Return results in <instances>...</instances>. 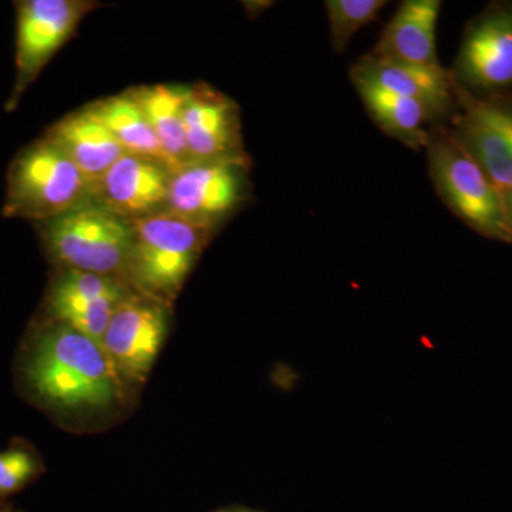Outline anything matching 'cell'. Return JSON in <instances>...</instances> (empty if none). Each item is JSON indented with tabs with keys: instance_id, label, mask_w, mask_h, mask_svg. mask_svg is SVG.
<instances>
[{
	"instance_id": "cell-1",
	"label": "cell",
	"mask_w": 512,
	"mask_h": 512,
	"mask_svg": "<svg viewBox=\"0 0 512 512\" xmlns=\"http://www.w3.org/2000/svg\"><path fill=\"white\" fill-rule=\"evenodd\" d=\"M15 382L20 396L56 420L111 412L130 394L100 342L42 315L20 342Z\"/></svg>"
},
{
	"instance_id": "cell-2",
	"label": "cell",
	"mask_w": 512,
	"mask_h": 512,
	"mask_svg": "<svg viewBox=\"0 0 512 512\" xmlns=\"http://www.w3.org/2000/svg\"><path fill=\"white\" fill-rule=\"evenodd\" d=\"M130 222L126 284L171 306L217 228L168 210Z\"/></svg>"
},
{
	"instance_id": "cell-3",
	"label": "cell",
	"mask_w": 512,
	"mask_h": 512,
	"mask_svg": "<svg viewBox=\"0 0 512 512\" xmlns=\"http://www.w3.org/2000/svg\"><path fill=\"white\" fill-rule=\"evenodd\" d=\"M94 201L82 171L42 137L22 148L8 168L2 215L39 224Z\"/></svg>"
},
{
	"instance_id": "cell-4",
	"label": "cell",
	"mask_w": 512,
	"mask_h": 512,
	"mask_svg": "<svg viewBox=\"0 0 512 512\" xmlns=\"http://www.w3.org/2000/svg\"><path fill=\"white\" fill-rule=\"evenodd\" d=\"M429 174L451 214L481 237L512 245L503 192L458 144L447 126L430 128Z\"/></svg>"
},
{
	"instance_id": "cell-5",
	"label": "cell",
	"mask_w": 512,
	"mask_h": 512,
	"mask_svg": "<svg viewBox=\"0 0 512 512\" xmlns=\"http://www.w3.org/2000/svg\"><path fill=\"white\" fill-rule=\"evenodd\" d=\"M35 227L53 268L110 276L126 284L133 235L126 218L93 201Z\"/></svg>"
},
{
	"instance_id": "cell-6",
	"label": "cell",
	"mask_w": 512,
	"mask_h": 512,
	"mask_svg": "<svg viewBox=\"0 0 512 512\" xmlns=\"http://www.w3.org/2000/svg\"><path fill=\"white\" fill-rule=\"evenodd\" d=\"M448 70L470 96H512V0L490 2L468 20Z\"/></svg>"
},
{
	"instance_id": "cell-7",
	"label": "cell",
	"mask_w": 512,
	"mask_h": 512,
	"mask_svg": "<svg viewBox=\"0 0 512 512\" xmlns=\"http://www.w3.org/2000/svg\"><path fill=\"white\" fill-rule=\"evenodd\" d=\"M99 3L90 0H23L16 2L15 83L6 111L19 106L46 64L70 39L87 13Z\"/></svg>"
},
{
	"instance_id": "cell-8",
	"label": "cell",
	"mask_w": 512,
	"mask_h": 512,
	"mask_svg": "<svg viewBox=\"0 0 512 512\" xmlns=\"http://www.w3.org/2000/svg\"><path fill=\"white\" fill-rule=\"evenodd\" d=\"M248 156L192 161L171 175L167 210L217 228L249 200Z\"/></svg>"
},
{
	"instance_id": "cell-9",
	"label": "cell",
	"mask_w": 512,
	"mask_h": 512,
	"mask_svg": "<svg viewBox=\"0 0 512 512\" xmlns=\"http://www.w3.org/2000/svg\"><path fill=\"white\" fill-rule=\"evenodd\" d=\"M170 328V306L131 292L117 306L101 346L130 392L147 382Z\"/></svg>"
},
{
	"instance_id": "cell-10",
	"label": "cell",
	"mask_w": 512,
	"mask_h": 512,
	"mask_svg": "<svg viewBox=\"0 0 512 512\" xmlns=\"http://www.w3.org/2000/svg\"><path fill=\"white\" fill-rule=\"evenodd\" d=\"M451 134L503 195L512 192V96L478 97L457 89Z\"/></svg>"
},
{
	"instance_id": "cell-11",
	"label": "cell",
	"mask_w": 512,
	"mask_h": 512,
	"mask_svg": "<svg viewBox=\"0 0 512 512\" xmlns=\"http://www.w3.org/2000/svg\"><path fill=\"white\" fill-rule=\"evenodd\" d=\"M131 292L130 286L110 276L55 268L39 315L101 343L111 316Z\"/></svg>"
},
{
	"instance_id": "cell-12",
	"label": "cell",
	"mask_w": 512,
	"mask_h": 512,
	"mask_svg": "<svg viewBox=\"0 0 512 512\" xmlns=\"http://www.w3.org/2000/svg\"><path fill=\"white\" fill-rule=\"evenodd\" d=\"M352 83H367L416 100L429 114L431 127L448 126L457 110L456 84L444 66H412L360 57L349 72Z\"/></svg>"
},
{
	"instance_id": "cell-13",
	"label": "cell",
	"mask_w": 512,
	"mask_h": 512,
	"mask_svg": "<svg viewBox=\"0 0 512 512\" xmlns=\"http://www.w3.org/2000/svg\"><path fill=\"white\" fill-rule=\"evenodd\" d=\"M184 134L191 163L247 156L238 104L208 84L188 86Z\"/></svg>"
},
{
	"instance_id": "cell-14",
	"label": "cell",
	"mask_w": 512,
	"mask_h": 512,
	"mask_svg": "<svg viewBox=\"0 0 512 512\" xmlns=\"http://www.w3.org/2000/svg\"><path fill=\"white\" fill-rule=\"evenodd\" d=\"M171 175L158 161L123 154L101 177L94 201L128 221L165 211Z\"/></svg>"
},
{
	"instance_id": "cell-15",
	"label": "cell",
	"mask_w": 512,
	"mask_h": 512,
	"mask_svg": "<svg viewBox=\"0 0 512 512\" xmlns=\"http://www.w3.org/2000/svg\"><path fill=\"white\" fill-rule=\"evenodd\" d=\"M443 2L404 0L367 55L384 62L437 67V25Z\"/></svg>"
},
{
	"instance_id": "cell-16",
	"label": "cell",
	"mask_w": 512,
	"mask_h": 512,
	"mask_svg": "<svg viewBox=\"0 0 512 512\" xmlns=\"http://www.w3.org/2000/svg\"><path fill=\"white\" fill-rule=\"evenodd\" d=\"M43 137L66 154L96 190L107 170L127 151L86 110H77L52 124Z\"/></svg>"
},
{
	"instance_id": "cell-17",
	"label": "cell",
	"mask_w": 512,
	"mask_h": 512,
	"mask_svg": "<svg viewBox=\"0 0 512 512\" xmlns=\"http://www.w3.org/2000/svg\"><path fill=\"white\" fill-rule=\"evenodd\" d=\"M140 107L163 147L173 174L191 163L185 144L184 107L188 86L150 84L131 87L127 92Z\"/></svg>"
},
{
	"instance_id": "cell-18",
	"label": "cell",
	"mask_w": 512,
	"mask_h": 512,
	"mask_svg": "<svg viewBox=\"0 0 512 512\" xmlns=\"http://www.w3.org/2000/svg\"><path fill=\"white\" fill-rule=\"evenodd\" d=\"M370 119L386 136L414 151L424 150L429 140V114L416 100L367 83H355Z\"/></svg>"
},
{
	"instance_id": "cell-19",
	"label": "cell",
	"mask_w": 512,
	"mask_h": 512,
	"mask_svg": "<svg viewBox=\"0 0 512 512\" xmlns=\"http://www.w3.org/2000/svg\"><path fill=\"white\" fill-rule=\"evenodd\" d=\"M84 110L99 121L127 153L151 158L171 171V165L153 128L148 124L143 111L127 93L94 101L84 107Z\"/></svg>"
},
{
	"instance_id": "cell-20",
	"label": "cell",
	"mask_w": 512,
	"mask_h": 512,
	"mask_svg": "<svg viewBox=\"0 0 512 512\" xmlns=\"http://www.w3.org/2000/svg\"><path fill=\"white\" fill-rule=\"evenodd\" d=\"M45 471V461L32 444L23 439L13 440L0 451V504H8L10 497L22 493Z\"/></svg>"
},
{
	"instance_id": "cell-21",
	"label": "cell",
	"mask_w": 512,
	"mask_h": 512,
	"mask_svg": "<svg viewBox=\"0 0 512 512\" xmlns=\"http://www.w3.org/2000/svg\"><path fill=\"white\" fill-rule=\"evenodd\" d=\"M386 0H326L330 43L336 53H345L356 33L379 18Z\"/></svg>"
},
{
	"instance_id": "cell-22",
	"label": "cell",
	"mask_w": 512,
	"mask_h": 512,
	"mask_svg": "<svg viewBox=\"0 0 512 512\" xmlns=\"http://www.w3.org/2000/svg\"><path fill=\"white\" fill-rule=\"evenodd\" d=\"M504 200L505 210H507L508 228H510V234L512 239V192H510V194H505Z\"/></svg>"
},
{
	"instance_id": "cell-23",
	"label": "cell",
	"mask_w": 512,
	"mask_h": 512,
	"mask_svg": "<svg viewBox=\"0 0 512 512\" xmlns=\"http://www.w3.org/2000/svg\"><path fill=\"white\" fill-rule=\"evenodd\" d=\"M215 512H261V511L249 510V508H244V507H229V508H222V510H218Z\"/></svg>"
},
{
	"instance_id": "cell-24",
	"label": "cell",
	"mask_w": 512,
	"mask_h": 512,
	"mask_svg": "<svg viewBox=\"0 0 512 512\" xmlns=\"http://www.w3.org/2000/svg\"><path fill=\"white\" fill-rule=\"evenodd\" d=\"M0 512H25L22 510H18V508L13 507L12 504H3L2 508H0Z\"/></svg>"
},
{
	"instance_id": "cell-25",
	"label": "cell",
	"mask_w": 512,
	"mask_h": 512,
	"mask_svg": "<svg viewBox=\"0 0 512 512\" xmlns=\"http://www.w3.org/2000/svg\"><path fill=\"white\" fill-rule=\"evenodd\" d=\"M2 505H3V504H0V508H2Z\"/></svg>"
}]
</instances>
